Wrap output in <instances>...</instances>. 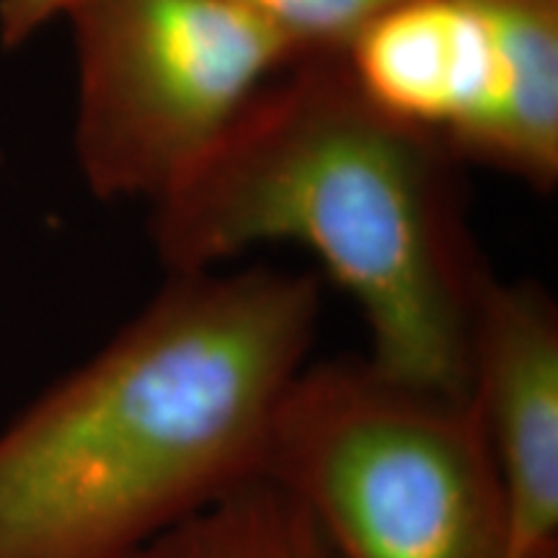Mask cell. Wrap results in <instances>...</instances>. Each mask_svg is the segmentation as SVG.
<instances>
[{
  "label": "cell",
  "instance_id": "1",
  "mask_svg": "<svg viewBox=\"0 0 558 558\" xmlns=\"http://www.w3.org/2000/svg\"><path fill=\"white\" fill-rule=\"evenodd\" d=\"M311 271H171L130 324L0 429V558H130L259 471L308 362Z\"/></svg>",
  "mask_w": 558,
  "mask_h": 558
},
{
  "label": "cell",
  "instance_id": "2",
  "mask_svg": "<svg viewBox=\"0 0 558 558\" xmlns=\"http://www.w3.org/2000/svg\"><path fill=\"white\" fill-rule=\"evenodd\" d=\"M465 171L369 99L337 54L300 60L153 202V251L171 275L295 243L354 300L375 365L465 393L473 318L492 277L471 228Z\"/></svg>",
  "mask_w": 558,
  "mask_h": 558
},
{
  "label": "cell",
  "instance_id": "3",
  "mask_svg": "<svg viewBox=\"0 0 558 558\" xmlns=\"http://www.w3.org/2000/svg\"><path fill=\"white\" fill-rule=\"evenodd\" d=\"M259 473L337 558H501L505 499L471 390L367 357L305 362L271 409Z\"/></svg>",
  "mask_w": 558,
  "mask_h": 558
},
{
  "label": "cell",
  "instance_id": "4",
  "mask_svg": "<svg viewBox=\"0 0 558 558\" xmlns=\"http://www.w3.org/2000/svg\"><path fill=\"white\" fill-rule=\"evenodd\" d=\"M75 156L99 199L169 194L295 54L230 0H78Z\"/></svg>",
  "mask_w": 558,
  "mask_h": 558
},
{
  "label": "cell",
  "instance_id": "5",
  "mask_svg": "<svg viewBox=\"0 0 558 558\" xmlns=\"http://www.w3.org/2000/svg\"><path fill=\"white\" fill-rule=\"evenodd\" d=\"M337 58L465 169L558 186V0H403Z\"/></svg>",
  "mask_w": 558,
  "mask_h": 558
},
{
  "label": "cell",
  "instance_id": "6",
  "mask_svg": "<svg viewBox=\"0 0 558 558\" xmlns=\"http://www.w3.org/2000/svg\"><path fill=\"white\" fill-rule=\"evenodd\" d=\"M469 373L505 499L501 558H558V308L546 288L486 279Z\"/></svg>",
  "mask_w": 558,
  "mask_h": 558
},
{
  "label": "cell",
  "instance_id": "7",
  "mask_svg": "<svg viewBox=\"0 0 558 558\" xmlns=\"http://www.w3.org/2000/svg\"><path fill=\"white\" fill-rule=\"evenodd\" d=\"M130 558H337L303 507L251 473Z\"/></svg>",
  "mask_w": 558,
  "mask_h": 558
},
{
  "label": "cell",
  "instance_id": "8",
  "mask_svg": "<svg viewBox=\"0 0 558 558\" xmlns=\"http://www.w3.org/2000/svg\"><path fill=\"white\" fill-rule=\"evenodd\" d=\"M282 39L295 60L333 58L403 0H230Z\"/></svg>",
  "mask_w": 558,
  "mask_h": 558
},
{
  "label": "cell",
  "instance_id": "9",
  "mask_svg": "<svg viewBox=\"0 0 558 558\" xmlns=\"http://www.w3.org/2000/svg\"><path fill=\"white\" fill-rule=\"evenodd\" d=\"M78 0H0V41L5 50L29 41L52 19L68 16Z\"/></svg>",
  "mask_w": 558,
  "mask_h": 558
}]
</instances>
